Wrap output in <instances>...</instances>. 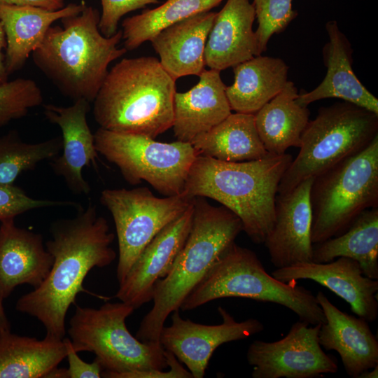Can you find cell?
Returning <instances> with one entry per match:
<instances>
[{
    "instance_id": "cell-41",
    "label": "cell",
    "mask_w": 378,
    "mask_h": 378,
    "mask_svg": "<svg viewBox=\"0 0 378 378\" xmlns=\"http://www.w3.org/2000/svg\"><path fill=\"white\" fill-rule=\"evenodd\" d=\"M45 378H69L67 368H58L56 367L50 370Z\"/></svg>"
},
{
    "instance_id": "cell-18",
    "label": "cell",
    "mask_w": 378,
    "mask_h": 378,
    "mask_svg": "<svg viewBox=\"0 0 378 378\" xmlns=\"http://www.w3.org/2000/svg\"><path fill=\"white\" fill-rule=\"evenodd\" d=\"M316 297L326 318L318 335L321 347L336 351L352 378L378 365V341L368 322L341 311L322 291Z\"/></svg>"
},
{
    "instance_id": "cell-34",
    "label": "cell",
    "mask_w": 378,
    "mask_h": 378,
    "mask_svg": "<svg viewBox=\"0 0 378 378\" xmlns=\"http://www.w3.org/2000/svg\"><path fill=\"white\" fill-rule=\"evenodd\" d=\"M79 204L68 200L34 199L29 197L21 188L14 184H0V222L14 218L28 211L55 206H72Z\"/></svg>"
},
{
    "instance_id": "cell-42",
    "label": "cell",
    "mask_w": 378,
    "mask_h": 378,
    "mask_svg": "<svg viewBox=\"0 0 378 378\" xmlns=\"http://www.w3.org/2000/svg\"><path fill=\"white\" fill-rule=\"evenodd\" d=\"M378 377V365L374 368L363 372L358 378H377Z\"/></svg>"
},
{
    "instance_id": "cell-40",
    "label": "cell",
    "mask_w": 378,
    "mask_h": 378,
    "mask_svg": "<svg viewBox=\"0 0 378 378\" xmlns=\"http://www.w3.org/2000/svg\"><path fill=\"white\" fill-rule=\"evenodd\" d=\"M4 299L0 295V337L10 332V323L6 314L4 307Z\"/></svg>"
},
{
    "instance_id": "cell-31",
    "label": "cell",
    "mask_w": 378,
    "mask_h": 378,
    "mask_svg": "<svg viewBox=\"0 0 378 378\" xmlns=\"http://www.w3.org/2000/svg\"><path fill=\"white\" fill-rule=\"evenodd\" d=\"M62 139L55 136L38 143H27L16 130L0 136V184H13L23 172L60 154Z\"/></svg>"
},
{
    "instance_id": "cell-35",
    "label": "cell",
    "mask_w": 378,
    "mask_h": 378,
    "mask_svg": "<svg viewBox=\"0 0 378 378\" xmlns=\"http://www.w3.org/2000/svg\"><path fill=\"white\" fill-rule=\"evenodd\" d=\"M102 14L99 29L106 37H111L118 31L119 21L125 15L148 5L158 4L160 0H100Z\"/></svg>"
},
{
    "instance_id": "cell-8",
    "label": "cell",
    "mask_w": 378,
    "mask_h": 378,
    "mask_svg": "<svg viewBox=\"0 0 378 378\" xmlns=\"http://www.w3.org/2000/svg\"><path fill=\"white\" fill-rule=\"evenodd\" d=\"M378 135V114L350 102L318 108L302 136L300 151L284 172L277 194H286L364 149Z\"/></svg>"
},
{
    "instance_id": "cell-24",
    "label": "cell",
    "mask_w": 378,
    "mask_h": 378,
    "mask_svg": "<svg viewBox=\"0 0 378 378\" xmlns=\"http://www.w3.org/2000/svg\"><path fill=\"white\" fill-rule=\"evenodd\" d=\"M87 4L71 3L57 10L0 3V22L5 31V66L8 75L20 70L41 44L53 22L79 14Z\"/></svg>"
},
{
    "instance_id": "cell-20",
    "label": "cell",
    "mask_w": 378,
    "mask_h": 378,
    "mask_svg": "<svg viewBox=\"0 0 378 378\" xmlns=\"http://www.w3.org/2000/svg\"><path fill=\"white\" fill-rule=\"evenodd\" d=\"M328 41L322 55L326 74L313 90H302L298 102L308 106L311 103L328 98H338L378 114V99L361 83L354 72L353 48L336 20L326 24Z\"/></svg>"
},
{
    "instance_id": "cell-15",
    "label": "cell",
    "mask_w": 378,
    "mask_h": 378,
    "mask_svg": "<svg viewBox=\"0 0 378 378\" xmlns=\"http://www.w3.org/2000/svg\"><path fill=\"white\" fill-rule=\"evenodd\" d=\"M284 282L312 280L349 304L351 312L368 322L378 316V280L363 274L357 261L340 257L328 262H302L276 268L271 274Z\"/></svg>"
},
{
    "instance_id": "cell-38",
    "label": "cell",
    "mask_w": 378,
    "mask_h": 378,
    "mask_svg": "<svg viewBox=\"0 0 378 378\" xmlns=\"http://www.w3.org/2000/svg\"><path fill=\"white\" fill-rule=\"evenodd\" d=\"M1 4L20 6H34L49 10L64 8V0H0Z\"/></svg>"
},
{
    "instance_id": "cell-3",
    "label": "cell",
    "mask_w": 378,
    "mask_h": 378,
    "mask_svg": "<svg viewBox=\"0 0 378 378\" xmlns=\"http://www.w3.org/2000/svg\"><path fill=\"white\" fill-rule=\"evenodd\" d=\"M100 14L86 5L78 15L51 26L32 52L36 66L62 94L93 102L108 72L109 64L127 52L118 47L122 30L106 37L99 29Z\"/></svg>"
},
{
    "instance_id": "cell-17",
    "label": "cell",
    "mask_w": 378,
    "mask_h": 378,
    "mask_svg": "<svg viewBox=\"0 0 378 378\" xmlns=\"http://www.w3.org/2000/svg\"><path fill=\"white\" fill-rule=\"evenodd\" d=\"M43 114L62 131V154L52 159L50 165L55 174L62 177L68 188L76 195H88L91 191L83 176V169L98 158L94 136L88 123L90 102L78 99L69 106L43 104Z\"/></svg>"
},
{
    "instance_id": "cell-32",
    "label": "cell",
    "mask_w": 378,
    "mask_h": 378,
    "mask_svg": "<svg viewBox=\"0 0 378 378\" xmlns=\"http://www.w3.org/2000/svg\"><path fill=\"white\" fill-rule=\"evenodd\" d=\"M43 104V92L32 79L18 78L0 84V127L26 116Z\"/></svg>"
},
{
    "instance_id": "cell-4",
    "label": "cell",
    "mask_w": 378,
    "mask_h": 378,
    "mask_svg": "<svg viewBox=\"0 0 378 378\" xmlns=\"http://www.w3.org/2000/svg\"><path fill=\"white\" fill-rule=\"evenodd\" d=\"M176 80L152 56L116 63L93 101L99 127L155 139L172 127Z\"/></svg>"
},
{
    "instance_id": "cell-6",
    "label": "cell",
    "mask_w": 378,
    "mask_h": 378,
    "mask_svg": "<svg viewBox=\"0 0 378 378\" xmlns=\"http://www.w3.org/2000/svg\"><path fill=\"white\" fill-rule=\"evenodd\" d=\"M243 298L282 305L310 325L326 321L316 295L297 281L284 282L269 274L257 255L234 242L183 301V311L212 300Z\"/></svg>"
},
{
    "instance_id": "cell-11",
    "label": "cell",
    "mask_w": 378,
    "mask_h": 378,
    "mask_svg": "<svg viewBox=\"0 0 378 378\" xmlns=\"http://www.w3.org/2000/svg\"><path fill=\"white\" fill-rule=\"evenodd\" d=\"M193 199L183 192L158 197L146 187L102 191L100 202L111 213L115 226L118 244L116 276L119 283L153 238L180 217Z\"/></svg>"
},
{
    "instance_id": "cell-39",
    "label": "cell",
    "mask_w": 378,
    "mask_h": 378,
    "mask_svg": "<svg viewBox=\"0 0 378 378\" xmlns=\"http://www.w3.org/2000/svg\"><path fill=\"white\" fill-rule=\"evenodd\" d=\"M6 34L1 22H0V84L8 81L9 76L5 66V55L3 54V50H6Z\"/></svg>"
},
{
    "instance_id": "cell-13",
    "label": "cell",
    "mask_w": 378,
    "mask_h": 378,
    "mask_svg": "<svg viewBox=\"0 0 378 378\" xmlns=\"http://www.w3.org/2000/svg\"><path fill=\"white\" fill-rule=\"evenodd\" d=\"M222 322L204 325L183 319L179 310L172 313L171 324L164 326L159 342L183 363L192 378H202L214 351L221 344L244 340L264 330L256 318L238 322L224 308L218 307Z\"/></svg>"
},
{
    "instance_id": "cell-10",
    "label": "cell",
    "mask_w": 378,
    "mask_h": 378,
    "mask_svg": "<svg viewBox=\"0 0 378 378\" xmlns=\"http://www.w3.org/2000/svg\"><path fill=\"white\" fill-rule=\"evenodd\" d=\"M94 136L98 153L114 164L129 184L145 181L166 197L183 192L190 169L198 155L187 142H160L147 136L101 127Z\"/></svg>"
},
{
    "instance_id": "cell-36",
    "label": "cell",
    "mask_w": 378,
    "mask_h": 378,
    "mask_svg": "<svg viewBox=\"0 0 378 378\" xmlns=\"http://www.w3.org/2000/svg\"><path fill=\"white\" fill-rule=\"evenodd\" d=\"M64 343L66 349V358L69 367L67 368L69 378H99L102 377L103 368L100 363L94 359L92 363L83 361L78 355L69 338L64 337Z\"/></svg>"
},
{
    "instance_id": "cell-29",
    "label": "cell",
    "mask_w": 378,
    "mask_h": 378,
    "mask_svg": "<svg viewBox=\"0 0 378 378\" xmlns=\"http://www.w3.org/2000/svg\"><path fill=\"white\" fill-rule=\"evenodd\" d=\"M66 355L63 340L9 332L0 337V378H45Z\"/></svg>"
},
{
    "instance_id": "cell-9",
    "label": "cell",
    "mask_w": 378,
    "mask_h": 378,
    "mask_svg": "<svg viewBox=\"0 0 378 378\" xmlns=\"http://www.w3.org/2000/svg\"><path fill=\"white\" fill-rule=\"evenodd\" d=\"M134 310L121 301L98 309L77 306L69 321L67 332L74 350L94 353L104 377L168 368L160 342L140 341L127 329L125 320Z\"/></svg>"
},
{
    "instance_id": "cell-2",
    "label": "cell",
    "mask_w": 378,
    "mask_h": 378,
    "mask_svg": "<svg viewBox=\"0 0 378 378\" xmlns=\"http://www.w3.org/2000/svg\"><path fill=\"white\" fill-rule=\"evenodd\" d=\"M293 160L286 153L237 162L198 155L183 193L220 202L239 217L253 242L263 244L275 222L279 182Z\"/></svg>"
},
{
    "instance_id": "cell-33",
    "label": "cell",
    "mask_w": 378,
    "mask_h": 378,
    "mask_svg": "<svg viewBox=\"0 0 378 378\" xmlns=\"http://www.w3.org/2000/svg\"><path fill=\"white\" fill-rule=\"evenodd\" d=\"M292 2L293 0H253L252 4L258 20L255 33L260 55L266 51L271 36L284 31L298 16Z\"/></svg>"
},
{
    "instance_id": "cell-7",
    "label": "cell",
    "mask_w": 378,
    "mask_h": 378,
    "mask_svg": "<svg viewBox=\"0 0 378 378\" xmlns=\"http://www.w3.org/2000/svg\"><path fill=\"white\" fill-rule=\"evenodd\" d=\"M309 200L313 244L342 234L363 211L378 207V135L314 177Z\"/></svg>"
},
{
    "instance_id": "cell-26",
    "label": "cell",
    "mask_w": 378,
    "mask_h": 378,
    "mask_svg": "<svg viewBox=\"0 0 378 378\" xmlns=\"http://www.w3.org/2000/svg\"><path fill=\"white\" fill-rule=\"evenodd\" d=\"M299 92L292 81L254 114L258 135L266 150L281 155L290 147L300 148L310 111L300 105Z\"/></svg>"
},
{
    "instance_id": "cell-21",
    "label": "cell",
    "mask_w": 378,
    "mask_h": 378,
    "mask_svg": "<svg viewBox=\"0 0 378 378\" xmlns=\"http://www.w3.org/2000/svg\"><path fill=\"white\" fill-rule=\"evenodd\" d=\"M249 0H227L216 13L204 50L205 66L222 71L260 55Z\"/></svg>"
},
{
    "instance_id": "cell-27",
    "label": "cell",
    "mask_w": 378,
    "mask_h": 378,
    "mask_svg": "<svg viewBox=\"0 0 378 378\" xmlns=\"http://www.w3.org/2000/svg\"><path fill=\"white\" fill-rule=\"evenodd\" d=\"M190 144L198 155L225 162L253 160L269 154L256 130L254 114L231 113Z\"/></svg>"
},
{
    "instance_id": "cell-12",
    "label": "cell",
    "mask_w": 378,
    "mask_h": 378,
    "mask_svg": "<svg viewBox=\"0 0 378 378\" xmlns=\"http://www.w3.org/2000/svg\"><path fill=\"white\" fill-rule=\"evenodd\" d=\"M321 324L300 320L288 334L275 342L254 340L246 359L253 368V378H318L338 370L337 361L319 344Z\"/></svg>"
},
{
    "instance_id": "cell-14",
    "label": "cell",
    "mask_w": 378,
    "mask_h": 378,
    "mask_svg": "<svg viewBox=\"0 0 378 378\" xmlns=\"http://www.w3.org/2000/svg\"><path fill=\"white\" fill-rule=\"evenodd\" d=\"M193 200L180 217L161 230L144 248L119 283L115 298L134 309L153 300L156 282L169 274L188 236Z\"/></svg>"
},
{
    "instance_id": "cell-37",
    "label": "cell",
    "mask_w": 378,
    "mask_h": 378,
    "mask_svg": "<svg viewBox=\"0 0 378 378\" xmlns=\"http://www.w3.org/2000/svg\"><path fill=\"white\" fill-rule=\"evenodd\" d=\"M164 355L169 366L167 371H135L122 374L118 378H192L188 370L183 368L172 352L164 350Z\"/></svg>"
},
{
    "instance_id": "cell-25",
    "label": "cell",
    "mask_w": 378,
    "mask_h": 378,
    "mask_svg": "<svg viewBox=\"0 0 378 378\" xmlns=\"http://www.w3.org/2000/svg\"><path fill=\"white\" fill-rule=\"evenodd\" d=\"M234 80L225 93L232 111L255 114L288 82V66L281 58L255 56L232 67Z\"/></svg>"
},
{
    "instance_id": "cell-22",
    "label": "cell",
    "mask_w": 378,
    "mask_h": 378,
    "mask_svg": "<svg viewBox=\"0 0 378 378\" xmlns=\"http://www.w3.org/2000/svg\"><path fill=\"white\" fill-rule=\"evenodd\" d=\"M220 72L204 69L190 90L176 92L172 127L177 141L191 143L232 113Z\"/></svg>"
},
{
    "instance_id": "cell-5",
    "label": "cell",
    "mask_w": 378,
    "mask_h": 378,
    "mask_svg": "<svg viewBox=\"0 0 378 378\" xmlns=\"http://www.w3.org/2000/svg\"><path fill=\"white\" fill-rule=\"evenodd\" d=\"M241 231V220L227 208L213 206L202 197L194 198L190 232L169 274L155 284L153 307L140 323L135 335L138 340L159 342L167 317L180 309Z\"/></svg>"
},
{
    "instance_id": "cell-23",
    "label": "cell",
    "mask_w": 378,
    "mask_h": 378,
    "mask_svg": "<svg viewBox=\"0 0 378 378\" xmlns=\"http://www.w3.org/2000/svg\"><path fill=\"white\" fill-rule=\"evenodd\" d=\"M216 12L187 18L160 31L150 41L163 69L176 80L200 76L204 70V50Z\"/></svg>"
},
{
    "instance_id": "cell-30",
    "label": "cell",
    "mask_w": 378,
    "mask_h": 378,
    "mask_svg": "<svg viewBox=\"0 0 378 378\" xmlns=\"http://www.w3.org/2000/svg\"><path fill=\"white\" fill-rule=\"evenodd\" d=\"M224 0H166L160 6L146 8L122 22L124 48H138L164 29L192 15L210 11Z\"/></svg>"
},
{
    "instance_id": "cell-16",
    "label": "cell",
    "mask_w": 378,
    "mask_h": 378,
    "mask_svg": "<svg viewBox=\"0 0 378 378\" xmlns=\"http://www.w3.org/2000/svg\"><path fill=\"white\" fill-rule=\"evenodd\" d=\"M314 178L302 181L275 200V222L265 245L276 268L312 261V210L309 200Z\"/></svg>"
},
{
    "instance_id": "cell-1",
    "label": "cell",
    "mask_w": 378,
    "mask_h": 378,
    "mask_svg": "<svg viewBox=\"0 0 378 378\" xmlns=\"http://www.w3.org/2000/svg\"><path fill=\"white\" fill-rule=\"evenodd\" d=\"M71 218L58 219L50 226L51 238L45 244L52 255V267L43 282L17 301L18 312L36 318L45 327V337L62 340L65 319L83 281L94 267H104L116 258L111 247L115 234L105 218L91 202L76 208Z\"/></svg>"
},
{
    "instance_id": "cell-28",
    "label": "cell",
    "mask_w": 378,
    "mask_h": 378,
    "mask_svg": "<svg viewBox=\"0 0 378 378\" xmlns=\"http://www.w3.org/2000/svg\"><path fill=\"white\" fill-rule=\"evenodd\" d=\"M340 257L355 260L364 275L378 280V207L363 211L342 234L313 244L312 262Z\"/></svg>"
},
{
    "instance_id": "cell-19",
    "label": "cell",
    "mask_w": 378,
    "mask_h": 378,
    "mask_svg": "<svg viewBox=\"0 0 378 378\" xmlns=\"http://www.w3.org/2000/svg\"><path fill=\"white\" fill-rule=\"evenodd\" d=\"M53 262L39 233L17 227L14 218L0 225V295L10 296L22 284L38 287Z\"/></svg>"
}]
</instances>
